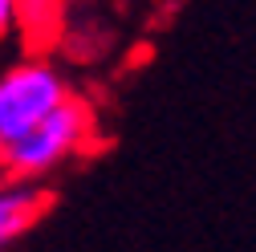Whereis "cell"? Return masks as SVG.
I'll return each mask as SVG.
<instances>
[{
    "label": "cell",
    "instance_id": "7a4b0ae2",
    "mask_svg": "<svg viewBox=\"0 0 256 252\" xmlns=\"http://www.w3.org/2000/svg\"><path fill=\"white\" fill-rule=\"evenodd\" d=\"M74 94L66 70L45 53H24L0 70V146L45 122Z\"/></svg>",
    "mask_w": 256,
    "mask_h": 252
},
{
    "label": "cell",
    "instance_id": "3957f363",
    "mask_svg": "<svg viewBox=\"0 0 256 252\" xmlns=\"http://www.w3.org/2000/svg\"><path fill=\"white\" fill-rule=\"evenodd\" d=\"M45 208H49V196L41 183L0 179V252L33 228Z\"/></svg>",
    "mask_w": 256,
    "mask_h": 252
},
{
    "label": "cell",
    "instance_id": "6da1fadb",
    "mask_svg": "<svg viewBox=\"0 0 256 252\" xmlns=\"http://www.w3.org/2000/svg\"><path fill=\"white\" fill-rule=\"evenodd\" d=\"M94 142H98V114H94L90 98H82L74 90L45 122H37L16 142L0 146V175L41 183L53 171H61L70 159L94 150Z\"/></svg>",
    "mask_w": 256,
    "mask_h": 252
},
{
    "label": "cell",
    "instance_id": "277c9868",
    "mask_svg": "<svg viewBox=\"0 0 256 252\" xmlns=\"http://www.w3.org/2000/svg\"><path fill=\"white\" fill-rule=\"evenodd\" d=\"M45 12H61V0H0V41L28 33Z\"/></svg>",
    "mask_w": 256,
    "mask_h": 252
}]
</instances>
